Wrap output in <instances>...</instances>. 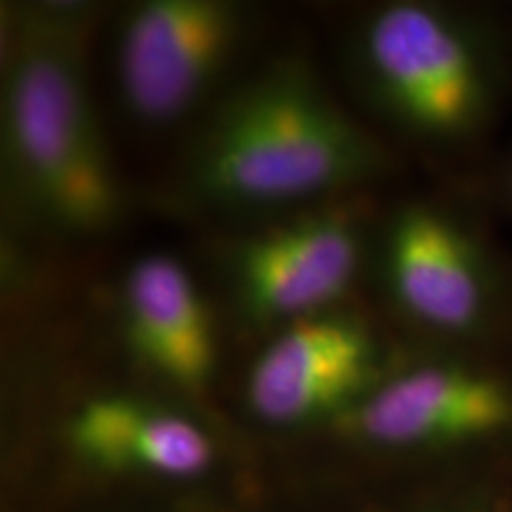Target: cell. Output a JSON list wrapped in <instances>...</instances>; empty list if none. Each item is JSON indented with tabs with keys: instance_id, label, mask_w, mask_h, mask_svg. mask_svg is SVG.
I'll use <instances>...</instances> for the list:
<instances>
[{
	"instance_id": "obj_12",
	"label": "cell",
	"mask_w": 512,
	"mask_h": 512,
	"mask_svg": "<svg viewBox=\"0 0 512 512\" xmlns=\"http://www.w3.org/2000/svg\"><path fill=\"white\" fill-rule=\"evenodd\" d=\"M508 190H510V197H512V171H510V176H508Z\"/></svg>"
},
{
	"instance_id": "obj_10",
	"label": "cell",
	"mask_w": 512,
	"mask_h": 512,
	"mask_svg": "<svg viewBox=\"0 0 512 512\" xmlns=\"http://www.w3.org/2000/svg\"><path fill=\"white\" fill-rule=\"evenodd\" d=\"M69 439L83 460L112 472L185 479L214 460V444L195 420L126 394L88 399L72 418Z\"/></svg>"
},
{
	"instance_id": "obj_6",
	"label": "cell",
	"mask_w": 512,
	"mask_h": 512,
	"mask_svg": "<svg viewBox=\"0 0 512 512\" xmlns=\"http://www.w3.org/2000/svg\"><path fill=\"white\" fill-rule=\"evenodd\" d=\"M384 377L380 339L363 318L332 309L275 330L247 373V403L271 425L347 415Z\"/></svg>"
},
{
	"instance_id": "obj_1",
	"label": "cell",
	"mask_w": 512,
	"mask_h": 512,
	"mask_svg": "<svg viewBox=\"0 0 512 512\" xmlns=\"http://www.w3.org/2000/svg\"><path fill=\"white\" fill-rule=\"evenodd\" d=\"M387 152L311 62L275 57L207 107L183 157L192 200L216 209L318 202L380 174Z\"/></svg>"
},
{
	"instance_id": "obj_11",
	"label": "cell",
	"mask_w": 512,
	"mask_h": 512,
	"mask_svg": "<svg viewBox=\"0 0 512 512\" xmlns=\"http://www.w3.org/2000/svg\"><path fill=\"white\" fill-rule=\"evenodd\" d=\"M427 512H512V503L503 501H463L453 505H441Z\"/></svg>"
},
{
	"instance_id": "obj_2",
	"label": "cell",
	"mask_w": 512,
	"mask_h": 512,
	"mask_svg": "<svg viewBox=\"0 0 512 512\" xmlns=\"http://www.w3.org/2000/svg\"><path fill=\"white\" fill-rule=\"evenodd\" d=\"M86 5H31L10 27L3 67V155L31 216L72 238L124 216V185L88 86Z\"/></svg>"
},
{
	"instance_id": "obj_8",
	"label": "cell",
	"mask_w": 512,
	"mask_h": 512,
	"mask_svg": "<svg viewBox=\"0 0 512 512\" xmlns=\"http://www.w3.org/2000/svg\"><path fill=\"white\" fill-rule=\"evenodd\" d=\"M344 422L384 448H437L496 437L512 427V387L484 368L420 363L384 375Z\"/></svg>"
},
{
	"instance_id": "obj_9",
	"label": "cell",
	"mask_w": 512,
	"mask_h": 512,
	"mask_svg": "<svg viewBox=\"0 0 512 512\" xmlns=\"http://www.w3.org/2000/svg\"><path fill=\"white\" fill-rule=\"evenodd\" d=\"M121 330L143 368L183 392H204L216 370V330L207 299L176 256L133 261L121 283Z\"/></svg>"
},
{
	"instance_id": "obj_4",
	"label": "cell",
	"mask_w": 512,
	"mask_h": 512,
	"mask_svg": "<svg viewBox=\"0 0 512 512\" xmlns=\"http://www.w3.org/2000/svg\"><path fill=\"white\" fill-rule=\"evenodd\" d=\"M249 17L230 0H143L128 8L114 43L124 110L155 128L204 110L245 46Z\"/></svg>"
},
{
	"instance_id": "obj_3",
	"label": "cell",
	"mask_w": 512,
	"mask_h": 512,
	"mask_svg": "<svg viewBox=\"0 0 512 512\" xmlns=\"http://www.w3.org/2000/svg\"><path fill=\"white\" fill-rule=\"evenodd\" d=\"M356 67L370 102L406 136L460 143L496 105L494 64L463 19L418 0L370 10L356 34Z\"/></svg>"
},
{
	"instance_id": "obj_7",
	"label": "cell",
	"mask_w": 512,
	"mask_h": 512,
	"mask_svg": "<svg viewBox=\"0 0 512 512\" xmlns=\"http://www.w3.org/2000/svg\"><path fill=\"white\" fill-rule=\"evenodd\" d=\"M382 275L403 316L437 335H475L491 316L494 285L482 247L434 204H406L389 219Z\"/></svg>"
},
{
	"instance_id": "obj_5",
	"label": "cell",
	"mask_w": 512,
	"mask_h": 512,
	"mask_svg": "<svg viewBox=\"0 0 512 512\" xmlns=\"http://www.w3.org/2000/svg\"><path fill=\"white\" fill-rule=\"evenodd\" d=\"M361 259L363 233L354 211L316 204L242 235L228 254V275L240 311L256 325L280 330L339 309Z\"/></svg>"
}]
</instances>
